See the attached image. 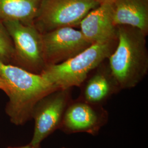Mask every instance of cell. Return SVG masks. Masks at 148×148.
<instances>
[{
    "label": "cell",
    "mask_w": 148,
    "mask_h": 148,
    "mask_svg": "<svg viewBox=\"0 0 148 148\" xmlns=\"http://www.w3.org/2000/svg\"><path fill=\"white\" fill-rule=\"evenodd\" d=\"M117 45L109 57V71L120 90L137 86L148 71L146 35L137 28L117 26Z\"/></svg>",
    "instance_id": "cell-1"
},
{
    "label": "cell",
    "mask_w": 148,
    "mask_h": 148,
    "mask_svg": "<svg viewBox=\"0 0 148 148\" xmlns=\"http://www.w3.org/2000/svg\"><path fill=\"white\" fill-rule=\"evenodd\" d=\"M0 76L9 90L5 113L16 126H23L32 120V111L37 102L58 89L41 74L1 62Z\"/></svg>",
    "instance_id": "cell-2"
},
{
    "label": "cell",
    "mask_w": 148,
    "mask_h": 148,
    "mask_svg": "<svg viewBox=\"0 0 148 148\" xmlns=\"http://www.w3.org/2000/svg\"><path fill=\"white\" fill-rule=\"evenodd\" d=\"M116 40L93 43L66 61L46 66L40 74L58 89L80 87L88 78L90 73L109 58L115 49V41Z\"/></svg>",
    "instance_id": "cell-3"
},
{
    "label": "cell",
    "mask_w": 148,
    "mask_h": 148,
    "mask_svg": "<svg viewBox=\"0 0 148 148\" xmlns=\"http://www.w3.org/2000/svg\"><path fill=\"white\" fill-rule=\"evenodd\" d=\"M99 5L93 0H41L34 25L42 34L62 27H77Z\"/></svg>",
    "instance_id": "cell-4"
},
{
    "label": "cell",
    "mask_w": 148,
    "mask_h": 148,
    "mask_svg": "<svg viewBox=\"0 0 148 148\" xmlns=\"http://www.w3.org/2000/svg\"><path fill=\"white\" fill-rule=\"evenodd\" d=\"M13 43L14 65L35 74L46 67L43 48L42 34L34 25L19 21L2 22Z\"/></svg>",
    "instance_id": "cell-5"
},
{
    "label": "cell",
    "mask_w": 148,
    "mask_h": 148,
    "mask_svg": "<svg viewBox=\"0 0 148 148\" xmlns=\"http://www.w3.org/2000/svg\"><path fill=\"white\" fill-rule=\"evenodd\" d=\"M70 89H57L37 102L32 111L35 126L30 144L35 148L41 146L46 138L59 130L65 110L71 101Z\"/></svg>",
    "instance_id": "cell-6"
},
{
    "label": "cell",
    "mask_w": 148,
    "mask_h": 148,
    "mask_svg": "<svg viewBox=\"0 0 148 148\" xmlns=\"http://www.w3.org/2000/svg\"><path fill=\"white\" fill-rule=\"evenodd\" d=\"M46 66L62 63L81 53L92 44L80 30L62 27L42 34Z\"/></svg>",
    "instance_id": "cell-7"
},
{
    "label": "cell",
    "mask_w": 148,
    "mask_h": 148,
    "mask_svg": "<svg viewBox=\"0 0 148 148\" xmlns=\"http://www.w3.org/2000/svg\"><path fill=\"white\" fill-rule=\"evenodd\" d=\"M108 120V112L102 106L92 104L79 99L70 102L59 130L68 134L86 133L97 136Z\"/></svg>",
    "instance_id": "cell-8"
},
{
    "label": "cell",
    "mask_w": 148,
    "mask_h": 148,
    "mask_svg": "<svg viewBox=\"0 0 148 148\" xmlns=\"http://www.w3.org/2000/svg\"><path fill=\"white\" fill-rule=\"evenodd\" d=\"M79 26L80 31L91 44L117 40L116 27L112 19V4L100 5L90 11Z\"/></svg>",
    "instance_id": "cell-9"
},
{
    "label": "cell",
    "mask_w": 148,
    "mask_h": 148,
    "mask_svg": "<svg viewBox=\"0 0 148 148\" xmlns=\"http://www.w3.org/2000/svg\"><path fill=\"white\" fill-rule=\"evenodd\" d=\"M114 24L137 28L148 33V0H115L112 3Z\"/></svg>",
    "instance_id": "cell-10"
},
{
    "label": "cell",
    "mask_w": 148,
    "mask_h": 148,
    "mask_svg": "<svg viewBox=\"0 0 148 148\" xmlns=\"http://www.w3.org/2000/svg\"><path fill=\"white\" fill-rule=\"evenodd\" d=\"M81 86L80 99L97 106H102L111 95L121 90L109 70L97 71Z\"/></svg>",
    "instance_id": "cell-11"
},
{
    "label": "cell",
    "mask_w": 148,
    "mask_h": 148,
    "mask_svg": "<svg viewBox=\"0 0 148 148\" xmlns=\"http://www.w3.org/2000/svg\"><path fill=\"white\" fill-rule=\"evenodd\" d=\"M41 0H0V21L34 25Z\"/></svg>",
    "instance_id": "cell-12"
},
{
    "label": "cell",
    "mask_w": 148,
    "mask_h": 148,
    "mask_svg": "<svg viewBox=\"0 0 148 148\" xmlns=\"http://www.w3.org/2000/svg\"><path fill=\"white\" fill-rule=\"evenodd\" d=\"M0 62L8 64H14L13 43L2 21H0Z\"/></svg>",
    "instance_id": "cell-13"
},
{
    "label": "cell",
    "mask_w": 148,
    "mask_h": 148,
    "mask_svg": "<svg viewBox=\"0 0 148 148\" xmlns=\"http://www.w3.org/2000/svg\"><path fill=\"white\" fill-rule=\"evenodd\" d=\"M0 90H3L7 95H8L9 90L5 80L0 76Z\"/></svg>",
    "instance_id": "cell-14"
},
{
    "label": "cell",
    "mask_w": 148,
    "mask_h": 148,
    "mask_svg": "<svg viewBox=\"0 0 148 148\" xmlns=\"http://www.w3.org/2000/svg\"><path fill=\"white\" fill-rule=\"evenodd\" d=\"M93 1L98 2L100 5H103V4H112L115 0H93Z\"/></svg>",
    "instance_id": "cell-15"
},
{
    "label": "cell",
    "mask_w": 148,
    "mask_h": 148,
    "mask_svg": "<svg viewBox=\"0 0 148 148\" xmlns=\"http://www.w3.org/2000/svg\"><path fill=\"white\" fill-rule=\"evenodd\" d=\"M7 148H34L32 145L29 143V144H27L26 145L21 146V147H8Z\"/></svg>",
    "instance_id": "cell-16"
},
{
    "label": "cell",
    "mask_w": 148,
    "mask_h": 148,
    "mask_svg": "<svg viewBox=\"0 0 148 148\" xmlns=\"http://www.w3.org/2000/svg\"><path fill=\"white\" fill-rule=\"evenodd\" d=\"M41 148V146H40V147H38V148Z\"/></svg>",
    "instance_id": "cell-17"
},
{
    "label": "cell",
    "mask_w": 148,
    "mask_h": 148,
    "mask_svg": "<svg viewBox=\"0 0 148 148\" xmlns=\"http://www.w3.org/2000/svg\"><path fill=\"white\" fill-rule=\"evenodd\" d=\"M65 148V147H62V148Z\"/></svg>",
    "instance_id": "cell-18"
}]
</instances>
